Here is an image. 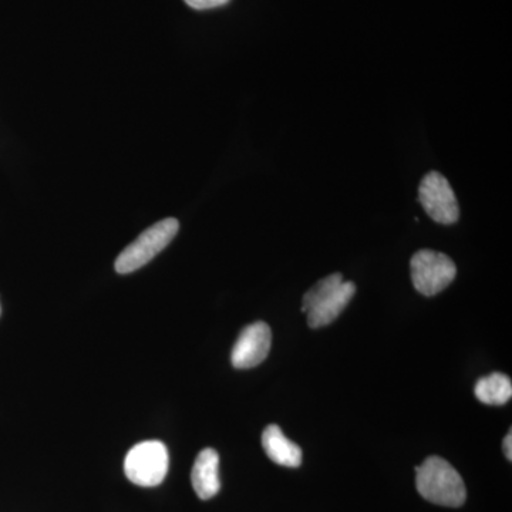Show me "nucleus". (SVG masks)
Listing matches in <instances>:
<instances>
[{
    "label": "nucleus",
    "instance_id": "nucleus-2",
    "mask_svg": "<svg viewBox=\"0 0 512 512\" xmlns=\"http://www.w3.org/2000/svg\"><path fill=\"white\" fill-rule=\"evenodd\" d=\"M416 485L421 497L443 507H461L467 491L456 468L441 457H429L416 468Z\"/></svg>",
    "mask_w": 512,
    "mask_h": 512
},
{
    "label": "nucleus",
    "instance_id": "nucleus-11",
    "mask_svg": "<svg viewBox=\"0 0 512 512\" xmlns=\"http://www.w3.org/2000/svg\"><path fill=\"white\" fill-rule=\"evenodd\" d=\"M184 2L192 9L208 10L227 5L229 0H184Z\"/></svg>",
    "mask_w": 512,
    "mask_h": 512
},
{
    "label": "nucleus",
    "instance_id": "nucleus-3",
    "mask_svg": "<svg viewBox=\"0 0 512 512\" xmlns=\"http://www.w3.org/2000/svg\"><path fill=\"white\" fill-rule=\"evenodd\" d=\"M178 229L180 222L175 218H165L153 227L147 228L117 256L114 268L120 275L133 274L137 269L143 268L171 244L178 234Z\"/></svg>",
    "mask_w": 512,
    "mask_h": 512
},
{
    "label": "nucleus",
    "instance_id": "nucleus-7",
    "mask_svg": "<svg viewBox=\"0 0 512 512\" xmlns=\"http://www.w3.org/2000/svg\"><path fill=\"white\" fill-rule=\"evenodd\" d=\"M271 328L264 322L252 323L239 333L232 348L231 362L237 369L261 365L271 350Z\"/></svg>",
    "mask_w": 512,
    "mask_h": 512
},
{
    "label": "nucleus",
    "instance_id": "nucleus-10",
    "mask_svg": "<svg viewBox=\"0 0 512 512\" xmlns=\"http://www.w3.org/2000/svg\"><path fill=\"white\" fill-rule=\"evenodd\" d=\"M476 397L481 403L488 406H503L510 402L512 397V383L510 377L503 373L481 377L474 389Z\"/></svg>",
    "mask_w": 512,
    "mask_h": 512
},
{
    "label": "nucleus",
    "instance_id": "nucleus-13",
    "mask_svg": "<svg viewBox=\"0 0 512 512\" xmlns=\"http://www.w3.org/2000/svg\"><path fill=\"white\" fill-rule=\"evenodd\" d=\"M0 313H2V308H0Z\"/></svg>",
    "mask_w": 512,
    "mask_h": 512
},
{
    "label": "nucleus",
    "instance_id": "nucleus-9",
    "mask_svg": "<svg viewBox=\"0 0 512 512\" xmlns=\"http://www.w3.org/2000/svg\"><path fill=\"white\" fill-rule=\"evenodd\" d=\"M262 447L266 456L279 466L296 468L302 464V450L298 444L286 439L276 424L266 427L262 434Z\"/></svg>",
    "mask_w": 512,
    "mask_h": 512
},
{
    "label": "nucleus",
    "instance_id": "nucleus-1",
    "mask_svg": "<svg viewBox=\"0 0 512 512\" xmlns=\"http://www.w3.org/2000/svg\"><path fill=\"white\" fill-rule=\"evenodd\" d=\"M355 293L356 285L343 281L339 272L320 279L303 296L302 311L308 315V325L318 329L338 319Z\"/></svg>",
    "mask_w": 512,
    "mask_h": 512
},
{
    "label": "nucleus",
    "instance_id": "nucleus-4",
    "mask_svg": "<svg viewBox=\"0 0 512 512\" xmlns=\"http://www.w3.org/2000/svg\"><path fill=\"white\" fill-rule=\"evenodd\" d=\"M170 466V457L164 443L143 441L128 451L124 460V473L131 483L140 487H157L163 483Z\"/></svg>",
    "mask_w": 512,
    "mask_h": 512
},
{
    "label": "nucleus",
    "instance_id": "nucleus-8",
    "mask_svg": "<svg viewBox=\"0 0 512 512\" xmlns=\"http://www.w3.org/2000/svg\"><path fill=\"white\" fill-rule=\"evenodd\" d=\"M192 487L201 500H211L221 490L220 456L214 448H205L197 456L191 473Z\"/></svg>",
    "mask_w": 512,
    "mask_h": 512
},
{
    "label": "nucleus",
    "instance_id": "nucleus-5",
    "mask_svg": "<svg viewBox=\"0 0 512 512\" xmlns=\"http://www.w3.org/2000/svg\"><path fill=\"white\" fill-rule=\"evenodd\" d=\"M414 288L424 296H434L447 288L457 275L453 259L441 252L421 249L410 262Z\"/></svg>",
    "mask_w": 512,
    "mask_h": 512
},
{
    "label": "nucleus",
    "instance_id": "nucleus-12",
    "mask_svg": "<svg viewBox=\"0 0 512 512\" xmlns=\"http://www.w3.org/2000/svg\"><path fill=\"white\" fill-rule=\"evenodd\" d=\"M504 453H505V457L508 458V460H512V434H511V431L510 433L507 434V437H505L504 439Z\"/></svg>",
    "mask_w": 512,
    "mask_h": 512
},
{
    "label": "nucleus",
    "instance_id": "nucleus-6",
    "mask_svg": "<svg viewBox=\"0 0 512 512\" xmlns=\"http://www.w3.org/2000/svg\"><path fill=\"white\" fill-rule=\"evenodd\" d=\"M419 201L431 220L441 225H451L460 218V208L453 188L447 178L431 171L421 180Z\"/></svg>",
    "mask_w": 512,
    "mask_h": 512
}]
</instances>
